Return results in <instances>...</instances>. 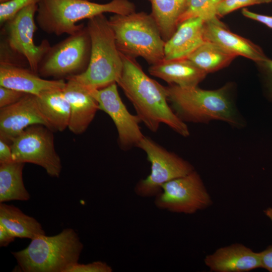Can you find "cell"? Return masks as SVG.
<instances>
[{
    "label": "cell",
    "mask_w": 272,
    "mask_h": 272,
    "mask_svg": "<svg viewBox=\"0 0 272 272\" xmlns=\"http://www.w3.org/2000/svg\"><path fill=\"white\" fill-rule=\"evenodd\" d=\"M120 54L123 69L117 84L133 105L141 121L153 132L164 123L179 135L188 137V126L168 104L166 87L149 77L135 58Z\"/></svg>",
    "instance_id": "1"
},
{
    "label": "cell",
    "mask_w": 272,
    "mask_h": 272,
    "mask_svg": "<svg viewBox=\"0 0 272 272\" xmlns=\"http://www.w3.org/2000/svg\"><path fill=\"white\" fill-rule=\"evenodd\" d=\"M166 88L172 109L184 122L207 124L213 120H220L236 128L245 126V121L233 99L232 83L212 90L173 84Z\"/></svg>",
    "instance_id": "2"
},
{
    "label": "cell",
    "mask_w": 272,
    "mask_h": 272,
    "mask_svg": "<svg viewBox=\"0 0 272 272\" xmlns=\"http://www.w3.org/2000/svg\"><path fill=\"white\" fill-rule=\"evenodd\" d=\"M136 7L129 0H111L98 3L88 0H40L36 21L42 31L59 36L73 35L85 26L77 23L105 13L127 15L134 12Z\"/></svg>",
    "instance_id": "3"
},
{
    "label": "cell",
    "mask_w": 272,
    "mask_h": 272,
    "mask_svg": "<svg viewBox=\"0 0 272 272\" xmlns=\"http://www.w3.org/2000/svg\"><path fill=\"white\" fill-rule=\"evenodd\" d=\"M86 27L91 41L89 62L85 72L71 77L89 89H100L117 83L123 61L109 20L100 14L88 19Z\"/></svg>",
    "instance_id": "4"
},
{
    "label": "cell",
    "mask_w": 272,
    "mask_h": 272,
    "mask_svg": "<svg viewBox=\"0 0 272 272\" xmlns=\"http://www.w3.org/2000/svg\"><path fill=\"white\" fill-rule=\"evenodd\" d=\"M83 247L76 231L66 228L54 236H38L26 248L12 253L22 271L66 272L78 262Z\"/></svg>",
    "instance_id": "5"
},
{
    "label": "cell",
    "mask_w": 272,
    "mask_h": 272,
    "mask_svg": "<svg viewBox=\"0 0 272 272\" xmlns=\"http://www.w3.org/2000/svg\"><path fill=\"white\" fill-rule=\"evenodd\" d=\"M108 20L121 53L133 58L141 57L151 65L164 59L165 41L151 14H114Z\"/></svg>",
    "instance_id": "6"
},
{
    "label": "cell",
    "mask_w": 272,
    "mask_h": 272,
    "mask_svg": "<svg viewBox=\"0 0 272 272\" xmlns=\"http://www.w3.org/2000/svg\"><path fill=\"white\" fill-rule=\"evenodd\" d=\"M91 41L86 26L50 46L42 59L38 74L43 77L66 79L81 74L90 59Z\"/></svg>",
    "instance_id": "7"
},
{
    "label": "cell",
    "mask_w": 272,
    "mask_h": 272,
    "mask_svg": "<svg viewBox=\"0 0 272 272\" xmlns=\"http://www.w3.org/2000/svg\"><path fill=\"white\" fill-rule=\"evenodd\" d=\"M138 148L144 151L151 164V172L135 185V194L141 197H155L162 191L163 184L194 170L193 165L170 152L148 137L144 136Z\"/></svg>",
    "instance_id": "8"
},
{
    "label": "cell",
    "mask_w": 272,
    "mask_h": 272,
    "mask_svg": "<svg viewBox=\"0 0 272 272\" xmlns=\"http://www.w3.org/2000/svg\"><path fill=\"white\" fill-rule=\"evenodd\" d=\"M11 147L14 161L40 166L49 176L59 177L62 165L51 129L42 124L31 125L13 140Z\"/></svg>",
    "instance_id": "9"
},
{
    "label": "cell",
    "mask_w": 272,
    "mask_h": 272,
    "mask_svg": "<svg viewBox=\"0 0 272 272\" xmlns=\"http://www.w3.org/2000/svg\"><path fill=\"white\" fill-rule=\"evenodd\" d=\"M212 203L211 196L195 170L163 184L162 191L154 197L156 207L175 213L193 214Z\"/></svg>",
    "instance_id": "10"
},
{
    "label": "cell",
    "mask_w": 272,
    "mask_h": 272,
    "mask_svg": "<svg viewBox=\"0 0 272 272\" xmlns=\"http://www.w3.org/2000/svg\"><path fill=\"white\" fill-rule=\"evenodd\" d=\"M37 8L38 4L34 3L21 10L6 23L5 31L10 47L23 55L30 69L38 74L39 65L51 46L46 39L39 45L35 43Z\"/></svg>",
    "instance_id": "11"
},
{
    "label": "cell",
    "mask_w": 272,
    "mask_h": 272,
    "mask_svg": "<svg viewBox=\"0 0 272 272\" xmlns=\"http://www.w3.org/2000/svg\"><path fill=\"white\" fill-rule=\"evenodd\" d=\"M87 89L97 101L99 109L107 113L113 120L120 148L127 151L137 147L145 136L139 125L141 121L137 115L128 111L119 95L117 83L100 89Z\"/></svg>",
    "instance_id": "12"
},
{
    "label": "cell",
    "mask_w": 272,
    "mask_h": 272,
    "mask_svg": "<svg viewBox=\"0 0 272 272\" xmlns=\"http://www.w3.org/2000/svg\"><path fill=\"white\" fill-rule=\"evenodd\" d=\"M34 124L50 128L38 108L36 96L28 94L17 102L0 108V139L8 143Z\"/></svg>",
    "instance_id": "13"
},
{
    "label": "cell",
    "mask_w": 272,
    "mask_h": 272,
    "mask_svg": "<svg viewBox=\"0 0 272 272\" xmlns=\"http://www.w3.org/2000/svg\"><path fill=\"white\" fill-rule=\"evenodd\" d=\"M62 92L70 106L68 128L73 133L84 132L94 118L99 109L96 100L89 90L73 77L66 79Z\"/></svg>",
    "instance_id": "14"
},
{
    "label": "cell",
    "mask_w": 272,
    "mask_h": 272,
    "mask_svg": "<svg viewBox=\"0 0 272 272\" xmlns=\"http://www.w3.org/2000/svg\"><path fill=\"white\" fill-rule=\"evenodd\" d=\"M204 261L216 272H245L261 267L260 252L238 243L218 249L207 255Z\"/></svg>",
    "instance_id": "15"
},
{
    "label": "cell",
    "mask_w": 272,
    "mask_h": 272,
    "mask_svg": "<svg viewBox=\"0 0 272 272\" xmlns=\"http://www.w3.org/2000/svg\"><path fill=\"white\" fill-rule=\"evenodd\" d=\"M63 79L46 80L24 66L0 64V86L14 89L36 96L45 92L62 89Z\"/></svg>",
    "instance_id": "16"
},
{
    "label": "cell",
    "mask_w": 272,
    "mask_h": 272,
    "mask_svg": "<svg viewBox=\"0 0 272 272\" xmlns=\"http://www.w3.org/2000/svg\"><path fill=\"white\" fill-rule=\"evenodd\" d=\"M205 40L218 45L235 56L240 55L255 62L267 57L262 49L249 40L229 30L222 22L205 23Z\"/></svg>",
    "instance_id": "17"
},
{
    "label": "cell",
    "mask_w": 272,
    "mask_h": 272,
    "mask_svg": "<svg viewBox=\"0 0 272 272\" xmlns=\"http://www.w3.org/2000/svg\"><path fill=\"white\" fill-rule=\"evenodd\" d=\"M205 22L192 18L179 24L172 36L165 42V59L187 58L205 41Z\"/></svg>",
    "instance_id": "18"
},
{
    "label": "cell",
    "mask_w": 272,
    "mask_h": 272,
    "mask_svg": "<svg viewBox=\"0 0 272 272\" xmlns=\"http://www.w3.org/2000/svg\"><path fill=\"white\" fill-rule=\"evenodd\" d=\"M148 71L152 76L162 79L169 85L183 87L197 86L207 75L187 58L164 59L151 65Z\"/></svg>",
    "instance_id": "19"
},
{
    "label": "cell",
    "mask_w": 272,
    "mask_h": 272,
    "mask_svg": "<svg viewBox=\"0 0 272 272\" xmlns=\"http://www.w3.org/2000/svg\"><path fill=\"white\" fill-rule=\"evenodd\" d=\"M62 89H55L36 96L38 108L51 130L62 131L68 128L70 106Z\"/></svg>",
    "instance_id": "20"
},
{
    "label": "cell",
    "mask_w": 272,
    "mask_h": 272,
    "mask_svg": "<svg viewBox=\"0 0 272 272\" xmlns=\"http://www.w3.org/2000/svg\"><path fill=\"white\" fill-rule=\"evenodd\" d=\"M0 224L15 237L28 238L45 235L41 224L18 208L4 202L0 204Z\"/></svg>",
    "instance_id": "21"
},
{
    "label": "cell",
    "mask_w": 272,
    "mask_h": 272,
    "mask_svg": "<svg viewBox=\"0 0 272 272\" xmlns=\"http://www.w3.org/2000/svg\"><path fill=\"white\" fill-rule=\"evenodd\" d=\"M151 5L150 13L157 23L162 38L166 42L179 25L180 17L187 0H147Z\"/></svg>",
    "instance_id": "22"
},
{
    "label": "cell",
    "mask_w": 272,
    "mask_h": 272,
    "mask_svg": "<svg viewBox=\"0 0 272 272\" xmlns=\"http://www.w3.org/2000/svg\"><path fill=\"white\" fill-rule=\"evenodd\" d=\"M24 164L15 161L0 164V203L30 199L23 180Z\"/></svg>",
    "instance_id": "23"
},
{
    "label": "cell",
    "mask_w": 272,
    "mask_h": 272,
    "mask_svg": "<svg viewBox=\"0 0 272 272\" xmlns=\"http://www.w3.org/2000/svg\"><path fill=\"white\" fill-rule=\"evenodd\" d=\"M236 57L216 43L205 40L187 58L208 74L226 67Z\"/></svg>",
    "instance_id": "24"
},
{
    "label": "cell",
    "mask_w": 272,
    "mask_h": 272,
    "mask_svg": "<svg viewBox=\"0 0 272 272\" xmlns=\"http://www.w3.org/2000/svg\"><path fill=\"white\" fill-rule=\"evenodd\" d=\"M221 1L187 0L185 9L179 23L192 18H199L205 22H221L217 15V6Z\"/></svg>",
    "instance_id": "25"
},
{
    "label": "cell",
    "mask_w": 272,
    "mask_h": 272,
    "mask_svg": "<svg viewBox=\"0 0 272 272\" xmlns=\"http://www.w3.org/2000/svg\"><path fill=\"white\" fill-rule=\"evenodd\" d=\"M40 0H12L0 4V23H6L17 13L31 4L37 3Z\"/></svg>",
    "instance_id": "26"
},
{
    "label": "cell",
    "mask_w": 272,
    "mask_h": 272,
    "mask_svg": "<svg viewBox=\"0 0 272 272\" xmlns=\"http://www.w3.org/2000/svg\"><path fill=\"white\" fill-rule=\"evenodd\" d=\"M266 97L272 102V59L267 57L255 62Z\"/></svg>",
    "instance_id": "27"
},
{
    "label": "cell",
    "mask_w": 272,
    "mask_h": 272,
    "mask_svg": "<svg viewBox=\"0 0 272 272\" xmlns=\"http://www.w3.org/2000/svg\"><path fill=\"white\" fill-rule=\"evenodd\" d=\"M24 62L28 63L26 59L23 55L10 47L6 39L1 42L0 64L23 66V64L26 63Z\"/></svg>",
    "instance_id": "28"
},
{
    "label": "cell",
    "mask_w": 272,
    "mask_h": 272,
    "mask_svg": "<svg viewBox=\"0 0 272 272\" xmlns=\"http://www.w3.org/2000/svg\"><path fill=\"white\" fill-rule=\"evenodd\" d=\"M260 4L259 0H221L217 6L218 17H223L238 9Z\"/></svg>",
    "instance_id": "29"
},
{
    "label": "cell",
    "mask_w": 272,
    "mask_h": 272,
    "mask_svg": "<svg viewBox=\"0 0 272 272\" xmlns=\"http://www.w3.org/2000/svg\"><path fill=\"white\" fill-rule=\"evenodd\" d=\"M113 269L106 262L97 261L87 264L78 262L70 266L66 272H112Z\"/></svg>",
    "instance_id": "30"
},
{
    "label": "cell",
    "mask_w": 272,
    "mask_h": 272,
    "mask_svg": "<svg viewBox=\"0 0 272 272\" xmlns=\"http://www.w3.org/2000/svg\"><path fill=\"white\" fill-rule=\"evenodd\" d=\"M27 94L23 92L0 86V108L17 102Z\"/></svg>",
    "instance_id": "31"
},
{
    "label": "cell",
    "mask_w": 272,
    "mask_h": 272,
    "mask_svg": "<svg viewBox=\"0 0 272 272\" xmlns=\"http://www.w3.org/2000/svg\"><path fill=\"white\" fill-rule=\"evenodd\" d=\"M241 12L242 15L245 17L259 22L272 29V16L259 14L251 12L245 8L242 9Z\"/></svg>",
    "instance_id": "32"
},
{
    "label": "cell",
    "mask_w": 272,
    "mask_h": 272,
    "mask_svg": "<svg viewBox=\"0 0 272 272\" xmlns=\"http://www.w3.org/2000/svg\"><path fill=\"white\" fill-rule=\"evenodd\" d=\"M13 155L11 145L0 139V164L13 162Z\"/></svg>",
    "instance_id": "33"
},
{
    "label": "cell",
    "mask_w": 272,
    "mask_h": 272,
    "mask_svg": "<svg viewBox=\"0 0 272 272\" xmlns=\"http://www.w3.org/2000/svg\"><path fill=\"white\" fill-rule=\"evenodd\" d=\"M261 267L272 272V245L260 252Z\"/></svg>",
    "instance_id": "34"
},
{
    "label": "cell",
    "mask_w": 272,
    "mask_h": 272,
    "mask_svg": "<svg viewBox=\"0 0 272 272\" xmlns=\"http://www.w3.org/2000/svg\"><path fill=\"white\" fill-rule=\"evenodd\" d=\"M15 237L2 225L0 224V246L6 247L10 243L14 241Z\"/></svg>",
    "instance_id": "35"
},
{
    "label": "cell",
    "mask_w": 272,
    "mask_h": 272,
    "mask_svg": "<svg viewBox=\"0 0 272 272\" xmlns=\"http://www.w3.org/2000/svg\"><path fill=\"white\" fill-rule=\"evenodd\" d=\"M266 214L272 220V209H269L265 211Z\"/></svg>",
    "instance_id": "36"
},
{
    "label": "cell",
    "mask_w": 272,
    "mask_h": 272,
    "mask_svg": "<svg viewBox=\"0 0 272 272\" xmlns=\"http://www.w3.org/2000/svg\"><path fill=\"white\" fill-rule=\"evenodd\" d=\"M260 4L269 3L272 2V0H259Z\"/></svg>",
    "instance_id": "37"
},
{
    "label": "cell",
    "mask_w": 272,
    "mask_h": 272,
    "mask_svg": "<svg viewBox=\"0 0 272 272\" xmlns=\"http://www.w3.org/2000/svg\"><path fill=\"white\" fill-rule=\"evenodd\" d=\"M12 0H0V4L5 3Z\"/></svg>",
    "instance_id": "38"
},
{
    "label": "cell",
    "mask_w": 272,
    "mask_h": 272,
    "mask_svg": "<svg viewBox=\"0 0 272 272\" xmlns=\"http://www.w3.org/2000/svg\"><path fill=\"white\" fill-rule=\"evenodd\" d=\"M88 1H97V0H88Z\"/></svg>",
    "instance_id": "39"
}]
</instances>
